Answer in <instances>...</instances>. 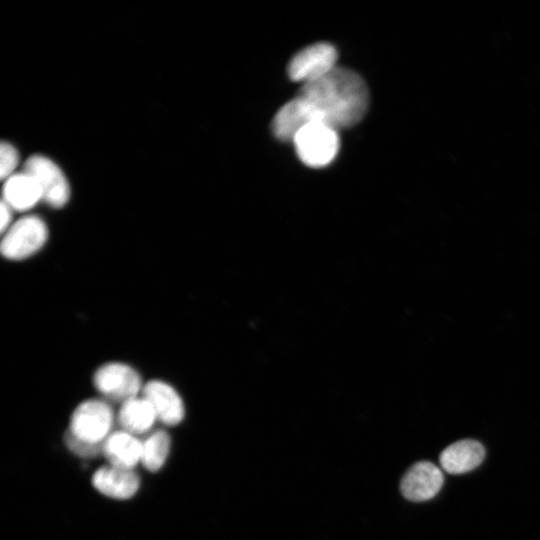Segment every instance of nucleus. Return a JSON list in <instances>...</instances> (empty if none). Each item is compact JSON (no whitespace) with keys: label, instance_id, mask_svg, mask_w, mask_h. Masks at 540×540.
Listing matches in <instances>:
<instances>
[{"label":"nucleus","instance_id":"nucleus-1","mask_svg":"<svg viewBox=\"0 0 540 540\" xmlns=\"http://www.w3.org/2000/svg\"><path fill=\"white\" fill-rule=\"evenodd\" d=\"M295 99L307 123L320 122L338 131L362 120L369 105V91L358 73L336 66L304 83Z\"/></svg>","mask_w":540,"mask_h":540},{"label":"nucleus","instance_id":"nucleus-2","mask_svg":"<svg viewBox=\"0 0 540 540\" xmlns=\"http://www.w3.org/2000/svg\"><path fill=\"white\" fill-rule=\"evenodd\" d=\"M116 413L111 403L103 398H88L72 411L66 435L85 444L103 446L114 431Z\"/></svg>","mask_w":540,"mask_h":540},{"label":"nucleus","instance_id":"nucleus-3","mask_svg":"<svg viewBox=\"0 0 540 540\" xmlns=\"http://www.w3.org/2000/svg\"><path fill=\"white\" fill-rule=\"evenodd\" d=\"M1 235L2 257L10 262H21L37 255L46 246L49 228L40 216L27 214L15 220Z\"/></svg>","mask_w":540,"mask_h":540},{"label":"nucleus","instance_id":"nucleus-4","mask_svg":"<svg viewBox=\"0 0 540 540\" xmlns=\"http://www.w3.org/2000/svg\"><path fill=\"white\" fill-rule=\"evenodd\" d=\"M92 384L101 398L120 405L139 396L145 382L134 366L123 361H108L95 369Z\"/></svg>","mask_w":540,"mask_h":540},{"label":"nucleus","instance_id":"nucleus-5","mask_svg":"<svg viewBox=\"0 0 540 540\" xmlns=\"http://www.w3.org/2000/svg\"><path fill=\"white\" fill-rule=\"evenodd\" d=\"M292 143L300 161L312 168L330 164L340 146L337 130L320 122H310L303 126L294 136Z\"/></svg>","mask_w":540,"mask_h":540},{"label":"nucleus","instance_id":"nucleus-6","mask_svg":"<svg viewBox=\"0 0 540 540\" xmlns=\"http://www.w3.org/2000/svg\"><path fill=\"white\" fill-rule=\"evenodd\" d=\"M24 171L29 173L39 185L42 202L54 209L64 207L70 199L69 182L61 168L50 158L35 154L24 163Z\"/></svg>","mask_w":540,"mask_h":540},{"label":"nucleus","instance_id":"nucleus-7","mask_svg":"<svg viewBox=\"0 0 540 540\" xmlns=\"http://www.w3.org/2000/svg\"><path fill=\"white\" fill-rule=\"evenodd\" d=\"M338 53L327 42L311 44L293 56L288 65V75L292 81L303 84L317 79L336 67Z\"/></svg>","mask_w":540,"mask_h":540},{"label":"nucleus","instance_id":"nucleus-8","mask_svg":"<svg viewBox=\"0 0 540 540\" xmlns=\"http://www.w3.org/2000/svg\"><path fill=\"white\" fill-rule=\"evenodd\" d=\"M141 394L151 403L158 422L168 427L183 422L186 415L184 400L171 383L156 378L148 380Z\"/></svg>","mask_w":540,"mask_h":540},{"label":"nucleus","instance_id":"nucleus-9","mask_svg":"<svg viewBox=\"0 0 540 540\" xmlns=\"http://www.w3.org/2000/svg\"><path fill=\"white\" fill-rule=\"evenodd\" d=\"M91 484L101 495L124 501L137 494L141 486V479L133 469L107 464L95 470L91 477Z\"/></svg>","mask_w":540,"mask_h":540},{"label":"nucleus","instance_id":"nucleus-10","mask_svg":"<svg viewBox=\"0 0 540 540\" xmlns=\"http://www.w3.org/2000/svg\"><path fill=\"white\" fill-rule=\"evenodd\" d=\"M443 481V474L435 464L421 461L405 473L400 487L406 499L422 502L433 498L440 491Z\"/></svg>","mask_w":540,"mask_h":540},{"label":"nucleus","instance_id":"nucleus-11","mask_svg":"<svg viewBox=\"0 0 540 540\" xmlns=\"http://www.w3.org/2000/svg\"><path fill=\"white\" fill-rule=\"evenodd\" d=\"M41 201V189L35 179L26 171L16 172L4 180L2 202L13 211L27 212Z\"/></svg>","mask_w":540,"mask_h":540},{"label":"nucleus","instance_id":"nucleus-12","mask_svg":"<svg viewBox=\"0 0 540 540\" xmlns=\"http://www.w3.org/2000/svg\"><path fill=\"white\" fill-rule=\"evenodd\" d=\"M102 455L110 465L134 470L141 464L142 441L124 430H114L103 443Z\"/></svg>","mask_w":540,"mask_h":540},{"label":"nucleus","instance_id":"nucleus-13","mask_svg":"<svg viewBox=\"0 0 540 540\" xmlns=\"http://www.w3.org/2000/svg\"><path fill=\"white\" fill-rule=\"evenodd\" d=\"M156 422L155 410L142 394L121 403L116 412L120 429L136 436L152 432Z\"/></svg>","mask_w":540,"mask_h":540},{"label":"nucleus","instance_id":"nucleus-14","mask_svg":"<svg viewBox=\"0 0 540 540\" xmlns=\"http://www.w3.org/2000/svg\"><path fill=\"white\" fill-rule=\"evenodd\" d=\"M485 457L483 445L475 440H460L446 447L440 454L443 470L450 474H462L478 467Z\"/></svg>","mask_w":540,"mask_h":540},{"label":"nucleus","instance_id":"nucleus-15","mask_svg":"<svg viewBox=\"0 0 540 540\" xmlns=\"http://www.w3.org/2000/svg\"><path fill=\"white\" fill-rule=\"evenodd\" d=\"M171 450V437L164 429L153 430L142 441V466L151 473L160 471Z\"/></svg>","mask_w":540,"mask_h":540},{"label":"nucleus","instance_id":"nucleus-16","mask_svg":"<svg viewBox=\"0 0 540 540\" xmlns=\"http://www.w3.org/2000/svg\"><path fill=\"white\" fill-rule=\"evenodd\" d=\"M19 160L17 149L9 142H2L0 146V176L2 180L16 173Z\"/></svg>","mask_w":540,"mask_h":540},{"label":"nucleus","instance_id":"nucleus-17","mask_svg":"<svg viewBox=\"0 0 540 540\" xmlns=\"http://www.w3.org/2000/svg\"><path fill=\"white\" fill-rule=\"evenodd\" d=\"M13 210L4 202H1V220H0V231L1 234L4 233L14 222L13 220Z\"/></svg>","mask_w":540,"mask_h":540}]
</instances>
